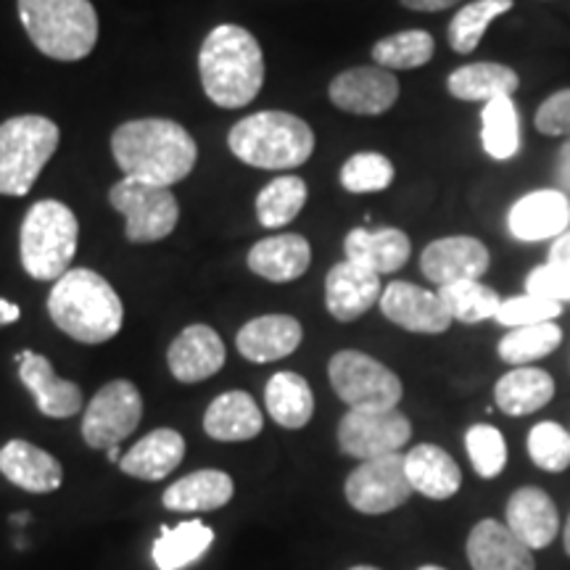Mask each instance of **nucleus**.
Segmentation results:
<instances>
[{
	"label": "nucleus",
	"instance_id": "nucleus-5",
	"mask_svg": "<svg viewBox=\"0 0 570 570\" xmlns=\"http://www.w3.org/2000/svg\"><path fill=\"white\" fill-rule=\"evenodd\" d=\"M19 19L48 59L82 61L98 42V11L90 0H19Z\"/></svg>",
	"mask_w": 570,
	"mask_h": 570
},
{
	"label": "nucleus",
	"instance_id": "nucleus-44",
	"mask_svg": "<svg viewBox=\"0 0 570 570\" xmlns=\"http://www.w3.org/2000/svg\"><path fill=\"white\" fill-rule=\"evenodd\" d=\"M533 125L541 135H550V138H570V88L552 92L537 109Z\"/></svg>",
	"mask_w": 570,
	"mask_h": 570
},
{
	"label": "nucleus",
	"instance_id": "nucleus-27",
	"mask_svg": "<svg viewBox=\"0 0 570 570\" xmlns=\"http://www.w3.org/2000/svg\"><path fill=\"white\" fill-rule=\"evenodd\" d=\"M412 489L428 499H449L462 487V473L452 454L436 444H417L404 454Z\"/></svg>",
	"mask_w": 570,
	"mask_h": 570
},
{
	"label": "nucleus",
	"instance_id": "nucleus-15",
	"mask_svg": "<svg viewBox=\"0 0 570 570\" xmlns=\"http://www.w3.org/2000/svg\"><path fill=\"white\" fill-rule=\"evenodd\" d=\"M381 312L391 323L410 333L439 336L452 325V315H449L446 304L441 302L439 294H431V291L404 281H394L383 288Z\"/></svg>",
	"mask_w": 570,
	"mask_h": 570
},
{
	"label": "nucleus",
	"instance_id": "nucleus-30",
	"mask_svg": "<svg viewBox=\"0 0 570 570\" xmlns=\"http://www.w3.org/2000/svg\"><path fill=\"white\" fill-rule=\"evenodd\" d=\"M554 381L539 367H515L502 375L494 386L497 407L510 417L533 415L552 402Z\"/></svg>",
	"mask_w": 570,
	"mask_h": 570
},
{
	"label": "nucleus",
	"instance_id": "nucleus-47",
	"mask_svg": "<svg viewBox=\"0 0 570 570\" xmlns=\"http://www.w3.org/2000/svg\"><path fill=\"white\" fill-rule=\"evenodd\" d=\"M558 190L570 198V138L562 142L558 151Z\"/></svg>",
	"mask_w": 570,
	"mask_h": 570
},
{
	"label": "nucleus",
	"instance_id": "nucleus-31",
	"mask_svg": "<svg viewBox=\"0 0 570 570\" xmlns=\"http://www.w3.org/2000/svg\"><path fill=\"white\" fill-rule=\"evenodd\" d=\"M233 479L223 470H196L164 491V508L173 512H209L233 499Z\"/></svg>",
	"mask_w": 570,
	"mask_h": 570
},
{
	"label": "nucleus",
	"instance_id": "nucleus-11",
	"mask_svg": "<svg viewBox=\"0 0 570 570\" xmlns=\"http://www.w3.org/2000/svg\"><path fill=\"white\" fill-rule=\"evenodd\" d=\"M410 436V420L399 410H348L338 423L341 452L362 462L396 454Z\"/></svg>",
	"mask_w": 570,
	"mask_h": 570
},
{
	"label": "nucleus",
	"instance_id": "nucleus-20",
	"mask_svg": "<svg viewBox=\"0 0 570 570\" xmlns=\"http://www.w3.org/2000/svg\"><path fill=\"white\" fill-rule=\"evenodd\" d=\"M225 344L209 325H188L173 341L167 362L180 383H198L225 367Z\"/></svg>",
	"mask_w": 570,
	"mask_h": 570
},
{
	"label": "nucleus",
	"instance_id": "nucleus-37",
	"mask_svg": "<svg viewBox=\"0 0 570 570\" xmlns=\"http://www.w3.org/2000/svg\"><path fill=\"white\" fill-rule=\"evenodd\" d=\"M512 9V0H473L449 21V46L458 53H473L489 24Z\"/></svg>",
	"mask_w": 570,
	"mask_h": 570
},
{
	"label": "nucleus",
	"instance_id": "nucleus-2",
	"mask_svg": "<svg viewBox=\"0 0 570 570\" xmlns=\"http://www.w3.org/2000/svg\"><path fill=\"white\" fill-rule=\"evenodd\" d=\"M204 92L223 109H244L265 82V56L256 38L238 24H219L198 53Z\"/></svg>",
	"mask_w": 570,
	"mask_h": 570
},
{
	"label": "nucleus",
	"instance_id": "nucleus-39",
	"mask_svg": "<svg viewBox=\"0 0 570 570\" xmlns=\"http://www.w3.org/2000/svg\"><path fill=\"white\" fill-rule=\"evenodd\" d=\"M560 341L562 331L554 323L512 327L508 336L499 341V360L515 367H529V362L552 354L560 346Z\"/></svg>",
	"mask_w": 570,
	"mask_h": 570
},
{
	"label": "nucleus",
	"instance_id": "nucleus-34",
	"mask_svg": "<svg viewBox=\"0 0 570 570\" xmlns=\"http://www.w3.org/2000/svg\"><path fill=\"white\" fill-rule=\"evenodd\" d=\"M483 151L491 159L508 161L520 151V122L512 98H494L481 111Z\"/></svg>",
	"mask_w": 570,
	"mask_h": 570
},
{
	"label": "nucleus",
	"instance_id": "nucleus-49",
	"mask_svg": "<svg viewBox=\"0 0 570 570\" xmlns=\"http://www.w3.org/2000/svg\"><path fill=\"white\" fill-rule=\"evenodd\" d=\"M19 315H21V312H19L17 304H11V302H6V298H0V325L17 323Z\"/></svg>",
	"mask_w": 570,
	"mask_h": 570
},
{
	"label": "nucleus",
	"instance_id": "nucleus-42",
	"mask_svg": "<svg viewBox=\"0 0 570 570\" xmlns=\"http://www.w3.org/2000/svg\"><path fill=\"white\" fill-rule=\"evenodd\" d=\"M529 454L533 465L547 473H562L570 465V433L560 423H539L529 433Z\"/></svg>",
	"mask_w": 570,
	"mask_h": 570
},
{
	"label": "nucleus",
	"instance_id": "nucleus-14",
	"mask_svg": "<svg viewBox=\"0 0 570 570\" xmlns=\"http://www.w3.org/2000/svg\"><path fill=\"white\" fill-rule=\"evenodd\" d=\"M491 265L489 248L470 235H452V238L433 240L420 254V269L439 288L460 281H481Z\"/></svg>",
	"mask_w": 570,
	"mask_h": 570
},
{
	"label": "nucleus",
	"instance_id": "nucleus-45",
	"mask_svg": "<svg viewBox=\"0 0 570 570\" xmlns=\"http://www.w3.org/2000/svg\"><path fill=\"white\" fill-rule=\"evenodd\" d=\"M525 294L547 298V302L566 304L570 302V275L552 265L533 267L529 277H525Z\"/></svg>",
	"mask_w": 570,
	"mask_h": 570
},
{
	"label": "nucleus",
	"instance_id": "nucleus-21",
	"mask_svg": "<svg viewBox=\"0 0 570 570\" xmlns=\"http://www.w3.org/2000/svg\"><path fill=\"white\" fill-rule=\"evenodd\" d=\"M504 520H508V529L529 550L550 547L560 531V512L554 508L552 497L537 487H523L510 497Z\"/></svg>",
	"mask_w": 570,
	"mask_h": 570
},
{
	"label": "nucleus",
	"instance_id": "nucleus-38",
	"mask_svg": "<svg viewBox=\"0 0 570 570\" xmlns=\"http://www.w3.org/2000/svg\"><path fill=\"white\" fill-rule=\"evenodd\" d=\"M436 53L433 35L425 30H404L389 38L377 40L373 46V59L377 67L399 71V69H417L425 67Z\"/></svg>",
	"mask_w": 570,
	"mask_h": 570
},
{
	"label": "nucleus",
	"instance_id": "nucleus-52",
	"mask_svg": "<svg viewBox=\"0 0 570 570\" xmlns=\"http://www.w3.org/2000/svg\"><path fill=\"white\" fill-rule=\"evenodd\" d=\"M348 570H381V568H373V566H356V568H348Z\"/></svg>",
	"mask_w": 570,
	"mask_h": 570
},
{
	"label": "nucleus",
	"instance_id": "nucleus-33",
	"mask_svg": "<svg viewBox=\"0 0 570 570\" xmlns=\"http://www.w3.org/2000/svg\"><path fill=\"white\" fill-rule=\"evenodd\" d=\"M214 531L202 520H188V523L161 525L159 539L154 544V562L159 570H183L196 562L212 547Z\"/></svg>",
	"mask_w": 570,
	"mask_h": 570
},
{
	"label": "nucleus",
	"instance_id": "nucleus-46",
	"mask_svg": "<svg viewBox=\"0 0 570 570\" xmlns=\"http://www.w3.org/2000/svg\"><path fill=\"white\" fill-rule=\"evenodd\" d=\"M547 265L562 269V273L570 275V227L558 238L552 240L550 246V259H547Z\"/></svg>",
	"mask_w": 570,
	"mask_h": 570
},
{
	"label": "nucleus",
	"instance_id": "nucleus-50",
	"mask_svg": "<svg viewBox=\"0 0 570 570\" xmlns=\"http://www.w3.org/2000/svg\"><path fill=\"white\" fill-rule=\"evenodd\" d=\"M106 452H109V460H111V462H117V465H119V462H122V458H125V454L119 452V446H111V449H106Z\"/></svg>",
	"mask_w": 570,
	"mask_h": 570
},
{
	"label": "nucleus",
	"instance_id": "nucleus-12",
	"mask_svg": "<svg viewBox=\"0 0 570 570\" xmlns=\"http://www.w3.org/2000/svg\"><path fill=\"white\" fill-rule=\"evenodd\" d=\"M412 483L404 468V454H389L362 462L346 479V499L354 510L365 515H383L402 508L412 497Z\"/></svg>",
	"mask_w": 570,
	"mask_h": 570
},
{
	"label": "nucleus",
	"instance_id": "nucleus-10",
	"mask_svg": "<svg viewBox=\"0 0 570 570\" xmlns=\"http://www.w3.org/2000/svg\"><path fill=\"white\" fill-rule=\"evenodd\" d=\"M142 417L140 391L130 381H111L90 399L82 417V439L92 449L119 446Z\"/></svg>",
	"mask_w": 570,
	"mask_h": 570
},
{
	"label": "nucleus",
	"instance_id": "nucleus-48",
	"mask_svg": "<svg viewBox=\"0 0 570 570\" xmlns=\"http://www.w3.org/2000/svg\"><path fill=\"white\" fill-rule=\"evenodd\" d=\"M458 3H460V0H402L404 9H410V11H423V13L452 9V6H458Z\"/></svg>",
	"mask_w": 570,
	"mask_h": 570
},
{
	"label": "nucleus",
	"instance_id": "nucleus-36",
	"mask_svg": "<svg viewBox=\"0 0 570 570\" xmlns=\"http://www.w3.org/2000/svg\"><path fill=\"white\" fill-rule=\"evenodd\" d=\"M441 302L446 304L452 320H460L465 325L483 323V320L497 317L502 298L491 285L481 281H460L439 288Z\"/></svg>",
	"mask_w": 570,
	"mask_h": 570
},
{
	"label": "nucleus",
	"instance_id": "nucleus-6",
	"mask_svg": "<svg viewBox=\"0 0 570 570\" xmlns=\"http://www.w3.org/2000/svg\"><path fill=\"white\" fill-rule=\"evenodd\" d=\"M80 240V223L67 204L38 202L27 212L19 233V254L27 275L35 281L56 283L71 269Z\"/></svg>",
	"mask_w": 570,
	"mask_h": 570
},
{
	"label": "nucleus",
	"instance_id": "nucleus-32",
	"mask_svg": "<svg viewBox=\"0 0 570 570\" xmlns=\"http://www.w3.org/2000/svg\"><path fill=\"white\" fill-rule=\"evenodd\" d=\"M265 402L269 417L277 425L298 431L315 415V394L309 383L298 373H275L265 389Z\"/></svg>",
	"mask_w": 570,
	"mask_h": 570
},
{
	"label": "nucleus",
	"instance_id": "nucleus-18",
	"mask_svg": "<svg viewBox=\"0 0 570 570\" xmlns=\"http://www.w3.org/2000/svg\"><path fill=\"white\" fill-rule=\"evenodd\" d=\"M19 362V377L30 394L35 396V404L46 417H71L82 410V389L77 383L63 381L56 375L51 362L42 354L21 352L17 356Z\"/></svg>",
	"mask_w": 570,
	"mask_h": 570
},
{
	"label": "nucleus",
	"instance_id": "nucleus-25",
	"mask_svg": "<svg viewBox=\"0 0 570 570\" xmlns=\"http://www.w3.org/2000/svg\"><path fill=\"white\" fill-rule=\"evenodd\" d=\"M346 259L354 265L370 269L375 275L396 273L407 265L412 244L407 233L396 230V227H383V230H362L356 227L346 235L344 244Z\"/></svg>",
	"mask_w": 570,
	"mask_h": 570
},
{
	"label": "nucleus",
	"instance_id": "nucleus-17",
	"mask_svg": "<svg viewBox=\"0 0 570 570\" xmlns=\"http://www.w3.org/2000/svg\"><path fill=\"white\" fill-rule=\"evenodd\" d=\"M508 225L518 240H529V244L558 238L570 225V198L558 188L533 190L512 204Z\"/></svg>",
	"mask_w": 570,
	"mask_h": 570
},
{
	"label": "nucleus",
	"instance_id": "nucleus-1",
	"mask_svg": "<svg viewBox=\"0 0 570 570\" xmlns=\"http://www.w3.org/2000/svg\"><path fill=\"white\" fill-rule=\"evenodd\" d=\"M111 154L125 177L161 188L185 180L198 161L194 135L173 119H132L119 125L111 135Z\"/></svg>",
	"mask_w": 570,
	"mask_h": 570
},
{
	"label": "nucleus",
	"instance_id": "nucleus-28",
	"mask_svg": "<svg viewBox=\"0 0 570 570\" xmlns=\"http://www.w3.org/2000/svg\"><path fill=\"white\" fill-rule=\"evenodd\" d=\"M262 410L246 391H227L209 404L204 415V431L214 441H248L259 436Z\"/></svg>",
	"mask_w": 570,
	"mask_h": 570
},
{
	"label": "nucleus",
	"instance_id": "nucleus-40",
	"mask_svg": "<svg viewBox=\"0 0 570 570\" xmlns=\"http://www.w3.org/2000/svg\"><path fill=\"white\" fill-rule=\"evenodd\" d=\"M394 164L386 156L365 151L346 159L344 167H341V185L348 194H377V190H386L394 183Z\"/></svg>",
	"mask_w": 570,
	"mask_h": 570
},
{
	"label": "nucleus",
	"instance_id": "nucleus-4",
	"mask_svg": "<svg viewBox=\"0 0 570 570\" xmlns=\"http://www.w3.org/2000/svg\"><path fill=\"white\" fill-rule=\"evenodd\" d=\"M227 146L248 167L294 169L309 161L315 151V132L296 114L259 111L233 127Z\"/></svg>",
	"mask_w": 570,
	"mask_h": 570
},
{
	"label": "nucleus",
	"instance_id": "nucleus-43",
	"mask_svg": "<svg viewBox=\"0 0 570 570\" xmlns=\"http://www.w3.org/2000/svg\"><path fill=\"white\" fill-rule=\"evenodd\" d=\"M560 315H562V304L523 294V296L504 298L494 320L504 327H529V325H541V323H554Z\"/></svg>",
	"mask_w": 570,
	"mask_h": 570
},
{
	"label": "nucleus",
	"instance_id": "nucleus-8",
	"mask_svg": "<svg viewBox=\"0 0 570 570\" xmlns=\"http://www.w3.org/2000/svg\"><path fill=\"white\" fill-rule=\"evenodd\" d=\"M331 386L348 410H396L404 386L394 370L365 352L344 348L327 365Z\"/></svg>",
	"mask_w": 570,
	"mask_h": 570
},
{
	"label": "nucleus",
	"instance_id": "nucleus-22",
	"mask_svg": "<svg viewBox=\"0 0 570 570\" xmlns=\"http://www.w3.org/2000/svg\"><path fill=\"white\" fill-rule=\"evenodd\" d=\"M0 473L13 487L30 491V494H51L63 481L61 462L53 454H48L46 449L21 439H13L0 449Z\"/></svg>",
	"mask_w": 570,
	"mask_h": 570
},
{
	"label": "nucleus",
	"instance_id": "nucleus-13",
	"mask_svg": "<svg viewBox=\"0 0 570 570\" xmlns=\"http://www.w3.org/2000/svg\"><path fill=\"white\" fill-rule=\"evenodd\" d=\"M327 96L341 111L377 117L399 101V80L394 71L377 67V63L375 67H354L341 71L327 88Z\"/></svg>",
	"mask_w": 570,
	"mask_h": 570
},
{
	"label": "nucleus",
	"instance_id": "nucleus-35",
	"mask_svg": "<svg viewBox=\"0 0 570 570\" xmlns=\"http://www.w3.org/2000/svg\"><path fill=\"white\" fill-rule=\"evenodd\" d=\"M306 204V183L296 175L277 177V180L267 183L262 194L256 196V217L259 225L265 227H283L294 223L298 212Z\"/></svg>",
	"mask_w": 570,
	"mask_h": 570
},
{
	"label": "nucleus",
	"instance_id": "nucleus-16",
	"mask_svg": "<svg viewBox=\"0 0 570 570\" xmlns=\"http://www.w3.org/2000/svg\"><path fill=\"white\" fill-rule=\"evenodd\" d=\"M383 285L381 275L354 265V262H338L325 277V304L327 312L338 323H354L373 309V304L381 302Z\"/></svg>",
	"mask_w": 570,
	"mask_h": 570
},
{
	"label": "nucleus",
	"instance_id": "nucleus-53",
	"mask_svg": "<svg viewBox=\"0 0 570 570\" xmlns=\"http://www.w3.org/2000/svg\"><path fill=\"white\" fill-rule=\"evenodd\" d=\"M420 570H444V568H439V566H423Z\"/></svg>",
	"mask_w": 570,
	"mask_h": 570
},
{
	"label": "nucleus",
	"instance_id": "nucleus-3",
	"mask_svg": "<svg viewBox=\"0 0 570 570\" xmlns=\"http://www.w3.org/2000/svg\"><path fill=\"white\" fill-rule=\"evenodd\" d=\"M48 315L69 338L80 344H106L122 331L125 306L106 277L77 267L53 283Z\"/></svg>",
	"mask_w": 570,
	"mask_h": 570
},
{
	"label": "nucleus",
	"instance_id": "nucleus-26",
	"mask_svg": "<svg viewBox=\"0 0 570 570\" xmlns=\"http://www.w3.org/2000/svg\"><path fill=\"white\" fill-rule=\"evenodd\" d=\"M185 458V439L173 428H159L142 436L130 452L125 454L119 468L122 473L140 481H161L180 465Z\"/></svg>",
	"mask_w": 570,
	"mask_h": 570
},
{
	"label": "nucleus",
	"instance_id": "nucleus-41",
	"mask_svg": "<svg viewBox=\"0 0 570 570\" xmlns=\"http://www.w3.org/2000/svg\"><path fill=\"white\" fill-rule=\"evenodd\" d=\"M468 458L481 479H497L508 465V441L494 425H473L465 433Z\"/></svg>",
	"mask_w": 570,
	"mask_h": 570
},
{
	"label": "nucleus",
	"instance_id": "nucleus-51",
	"mask_svg": "<svg viewBox=\"0 0 570 570\" xmlns=\"http://www.w3.org/2000/svg\"><path fill=\"white\" fill-rule=\"evenodd\" d=\"M562 541H566V552L570 554V518H568V523H566V531H562Z\"/></svg>",
	"mask_w": 570,
	"mask_h": 570
},
{
	"label": "nucleus",
	"instance_id": "nucleus-23",
	"mask_svg": "<svg viewBox=\"0 0 570 570\" xmlns=\"http://www.w3.org/2000/svg\"><path fill=\"white\" fill-rule=\"evenodd\" d=\"M304 331L302 323L291 315H265L256 317L252 323H246L238 331V352L246 356V360L259 362H277L283 356L294 354L298 344H302Z\"/></svg>",
	"mask_w": 570,
	"mask_h": 570
},
{
	"label": "nucleus",
	"instance_id": "nucleus-9",
	"mask_svg": "<svg viewBox=\"0 0 570 570\" xmlns=\"http://www.w3.org/2000/svg\"><path fill=\"white\" fill-rule=\"evenodd\" d=\"M109 202L125 214V235L130 244H156L167 238L180 219V206L169 188L125 177L109 190Z\"/></svg>",
	"mask_w": 570,
	"mask_h": 570
},
{
	"label": "nucleus",
	"instance_id": "nucleus-29",
	"mask_svg": "<svg viewBox=\"0 0 570 570\" xmlns=\"http://www.w3.org/2000/svg\"><path fill=\"white\" fill-rule=\"evenodd\" d=\"M520 88L515 69L494 61H475L454 69L446 80V90L458 101H481L487 106L494 98H510Z\"/></svg>",
	"mask_w": 570,
	"mask_h": 570
},
{
	"label": "nucleus",
	"instance_id": "nucleus-24",
	"mask_svg": "<svg viewBox=\"0 0 570 570\" xmlns=\"http://www.w3.org/2000/svg\"><path fill=\"white\" fill-rule=\"evenodd\" d=\"M312 265V246L304 235L283 233L259 240L248 252V269L269 283H291Z\"/></svg>",
	"mask_w": 570,
	"mask_h": 570
},
{
	"label": "nucleus",
	"instance_id": "nucleus-7",
	"mask_svg": "<svg viewBox=\"0 0 570 570\" xmlns=\"http://www.w3.org/2000/svg\"><path fill=\"white\" fill-rule=\"evenodd\" d=\"M53 119L24 114L0 125V196H27L59 148Z\"/></svg>",
	"mask_w": 570,
	"mask_h": 570
},
{
	"label": "nucleus",
	"instance_id": "nucleus-19",
	"mask_svg": "<svg viewBox=\"0 0 570 570\" xmlns=\"http://www.w3.org/2000/svg\"><path fill=\"white\" fill-rule=\"evenodd\" d=\"M468 560L473 570H537L533 550L499 520H481L468 537Z\"/></svg>",
	"mask_w": 570,
	"mask_h": 570
}]
</instances>
